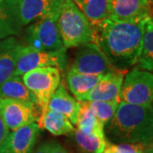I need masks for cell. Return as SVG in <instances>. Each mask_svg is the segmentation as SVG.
<instances>
[{
    "label": "cell",
    "mask_w": 153,
    "mask_h": 153,
    "mask_svg": "<svg viewBox=\"0 0 153 153\" xmlns=\"http://www.w3.org/2000/svg\"><path fill=\"white\" fill-rule=\"evenodd\" d=\"M143 70L152 71L153 70V20L149 17L144 25L142 44L140 57L136 64Z\"/></svg>",
    "instance_id": "21"
},
{
    "label": "cell",
    "mask_w": 153,
    "mask_h": 153,
    "mask_svg": "<svg viewBox=\"0 0 153 153\" xmlns=\"http://www.w3.org/2000/svg\"><path fill=\"white\" fill-rule=\"evenodd\" d=\"M63 0H11L13 9L23 27L60 9Z\"/></svg>",
    "instance_id": "11"
},
{
    "label": "cell",
    "mask_w": 153,
    "mask_h": 153,
    "mask_svg": "<svg viewBox=\"0 0 153 153\" xmlns=\"http://www.w3.org/2000/svg\"><path fill=\"white\" fill-rule=\"evenodd\" d=\"M59 12L60 9L27 26L22 33L23 44L36 50L45 51L65 48L58 28Z\"/></svg>",
    "instance_id": "4"
},
{
    "label": "cell",
    "mask_w": 153,
    "mask_h": 153,
    "mask_svg": "<svg viewBox=\"0 0 153 153\" xmlns=\"http://www.w3.org/2000/svg\"><path fill=\"white\" fill-rule=\"evenodd\" d=\"M39 128H45L55 136L67 135L74 130L73 124L65 115L51 110L46 111Z\"/></svg>",
    "instance_id": "20"
},
{
    "label": "cell",
    "mask_w": 153,
    "mask_h": 153,
    "mask_svg": "<svg viewBox=\"0 0 153 153\" xmlns=\"http://www.w3.org/2000/svg\"><path fill=\"white\" fill-rule=\"evenodd\" d=\"M146 20L120 22L106 18L91 24L94 43L116 70L128 71L137 64L141 50Z\"/></svg>",
    "instance_id": "1"
},
{
    "label": "cell",
    "mask_w": 153,
    "mask_h": 153,
    "mask_svg": "<svg viewBox=\"0 0 153 153\" xmlns=\"http://www.w3.org/2000/svg\"><path fill=\"white\" fill-rule=\"evenodd\" d=\"M124 72L113 71L103 75L96 85L82 97L79 102L95 100H117L120 101V92Z\"/></svg>",
    "instance_id": "13"
},
{
    "label": "cell",
    "mask_w": 153,
    "mask_h": 153,
    "mask_svg": "<svg viewBox=\"0 0 153 153\" xmlns=\"http://www.w3.org/2000/svg\"><path fill=\"white\" fill-rule=\"evenodd\" d=\"M108 18L120 22H142L152 17L147 0H107Z\"/></svg>",
    "instance_id": "10"
},
{
    "label": "cell",
    "mask_w": 153,
    "mask_h": 153,
    "mask_svg": "<svg viewBox=\"0 0 153 153\" xmlns=\"http://www.w3.org/2000/svg\"><path fill=\"white\" fill-rule=\"evenodd\" d=\"M152 147L141 144H112L106 141L103 153H152Z\"/></svg>",
    "instance_id": "25"
},
{
    "label": "cell",
    "mask_w": 153,
    "mask_h": 153,
    "mask_svg": "<svg viewBox=\"0 0 153 153\" xmlns=\"http://www.w3.org/2000/svg\"><path fill=\"white\" fill-rule=\"evenodd\" d=\"M23 43L17 37L0 40V85L14 74L19 52Z\"/></svg>",
    "instance_id": "14"
},
{
    "label": "cell",
    "mask_w": 153,
    "mask_h": 153,
    "mask_svg": "<svg viewBox=\"0 0 153 153\" xmlns=\"http://www.w3.org/2000/svg\"><path fill=\"white\" fill-rule=\"evenodd\" d=\"M148 2H149V3H150V4H152V2H153V0H147Z\"/></svg>",
    "instance_id": "29"
},
{
    "label": "cell",
    "mask_w": 153,
    "mask_h": 153,
    "mask_svg": "<svg viewBox=\"0 0 153 153\" xmlns=\"http://www.w3.org/2000/svg\"><path fill=\"white\" fill-rule=\"evenodd\" d=\"M0 99L15 100L38 106L37 100L23 82L22 76L14 74L0 85Z\"/></svg>",
    "instance_id": "17"
},
{
    "label": "cell",
    "mask_w": 153,
    "mask_h": 153,
    "mask_svg": "<svg viewBox=\"0 0 153 153\" xmlns=\"http://www.w3.org/2000/svg\"><path fill=\"white\" fill-rule=\"evenodd\" d=\"M24 27L17 18L11 0H0V40L21 37Z\"/></svg>",
    "instance_id": "18"
},
{
    "label": "cell",
    "mask_w": 153,
    "mask_h": 153,
    "mask_svg": "<svg viewBox=\"0 0 153 153\" xmlns=\"http://www.w3.org/2000/svg\"><path fill=\"white\" fill-rule=\"evenodd\" d=\"M49 153H69L64 146L59 142L51 141L49 142Z\"/></svg>",
    "instance_id": "26"
},
{
    "label": "cell",
    "mask_w": 153,
    "mask_h": 153,
    "mask_svg": "<svg viewBox=\"0 0 153 153\" xmlns=\"http://www.w3.org/2000/svg\"><path fill=\"white\" fill-rule=\"evenodd\" d=\"M91 24L108 18L107 0H72Z\"/></svg>",
    "instance_id": "23"
},
{
    "label": "cell",
    "mask_w": 153,
    "mask_h": 153,
    "mask_svg": "<svg viewBox=\"0 0 153 153\" xmlns=\"http://www.w3.org/2000/svg\"><path fill=\"white\" fill-rule=\"evenodd\" d=\"M76 125L77 127L76 128L84 134L105 137L104 126L100 123L85 101L81 102Z\"/></svg>",
    "instance_id": "22"
},
{
    "label": "cell",
    "mask_w": 153,
    "mask_h": 153,
    "mask_svg": "<svg viewBox=\"0 0 153 153\" xmlns=\"http://www.w3.org/2000/svg\"><path fill=\"white\" fill-rule=\"evenodd\" d=\"M37 110V106L22 101L0 99V118L9 131L38 123L40 113Z\"/></svg>",
    "instance_id": "9"
},
{
    "label": "cell",
    "mask_w": 153,
    "mask_h": 153,
    "mask_svg": "<svg viewBox=\"0 0 153 153\" xmlns=\"http://www.w3.org/2000/svg\"><path fill=\"white\" fill-rule=\"evenodd\" d=\"M23 82L33 93L40 111L38 126L48 111L49 100L60 83V71L56 67H38L24 73Z\"/></svg>",
    "instance_id": "5"
},
{
    "label": "cell",
    "mask_w": 153,
    "mask_h": 153,
    "mask_svg": "<svg viewBox=\"0 0 153 153\" xmlns=\"http://www.w3.org/2000/svg\"><path fill=\"white\" fill-rule=\"evenodd\" d=\"M40 129L33 123L10 131L0 143V153H32Z\"/></svg>",
    "instance_id": "12"
},
{
    "label": "cell",
    "mask_w": 153,
    "mask_h": 153,
    "mask_svg": "<svg viewBox=\"0 0 153 153\" xmlns=\"http://www.w3.org/2000/svg\"><path fill=\"white\" fill-rule=\"evenodd\" d=\"M58 28L66 49L94 42L91 23L72 0H63L58 16Z\"/></svg>",
    "instance_id": "3"
},
{
    "label": "cell",
    "mask_w": 153,
    "mask_h": 153,
    "mask_svg": "<svg viewBox=\"0 0 153 153\" xmlns=\"http://www.w3.org/2000/svg\"><path fill=\"white\" fill-rule=\"evenodd\" d=\"M80 107L81 102L72 97L67 92L65 86L60 83L49 100L48 105V110L55 111L65 115L73 125H76Z\"/></svg>",
    "instance_id": "15"
},
{
    "label": "cell",
    "mask_w": 153,
    "mask_h": 153,
    "mask_svg": "<svg viewBox=\"0 0 153 153\" xmlns=\"http://www.w3.org/2000/svg\"><path fill=\"white\" fill-rule=\"evenodd\" d=\"M33 153H49V142H44L38 146Z\"/></svg>",
    "instance_id": "27"
},
{
    "label": "cell",
    "mask_w": 153,
    "mask_h": 153,
    "mask_svg": "<svg viewBox=\"0 0 153 153\" xmlns=\"http://www.w3.org/2000/svg\"><path fill=\"white\" fill-rule=\"evenodd\" d=\"M67 66L66 49L57 50H36L23 44L17 57L14 75L22 76L24 73L38 67H56L65 71Z\"/></svg>",
    "instance_id": "7"
},
{
    "label": "cell",
    "mask_w": 153,
    "mask_h": 153,
    "mask_svg": "<svg viewBox=\"0 0 153 153\" xmlns=\"http://www.w3.org/2000/svg\"><path fill=\"white\" fill-rule=\"evenodd\" d=\"M106 141L112 144L151 146L153 138L152 109L120 101L111 119L104 126Z\"/></svg>",
    "instance_id": "2"
},
{
    "label": "cell",
    "mask_w": 153,
    "mask_h": 153,
    "mask_svg": "<svg viewBox=\"0 0 153 153\" xmlns=\"http://www.w3.org/2000/svg\"><path fill=\"white\" fill-rule=\"evenodd\" d=\"M102 76L103 75L101 74L88 75L69 70L66 75V82L70 91L75 96V99L79 101L96 85Z\"/></svg>",
    "instance_id": "19"
},
{
    "label": "cell",
    "mask_w": 153,
    "mask_h": 153,
    "mask_svg": "<svg viewBox=\"0 0 153 153\" xmlns=\"http://www.w3.org/2000/svg\"><path fill=\"white\" fill-rule=\"evenodd\" d=\"M66 139L74 153H103L106 140L105 137L96 134H87L77 128L71 132Z\"/></svg>",
    "instance_id": "16"
},
{
    "label": "cell",
    "mask_w": 153,
    "mask_h": 153,
    "mask_svg": "<svg viewBox=\"0 0 153 153\" xmlns=\"http://www.w3.org/2000/svg\"><path fill=\"white\" fill-rule=\"evenodd\" d=\"M120 101L152 109L153 75L135 66L127 72L122 84Z\"/></svg>",
    "instance_id": "6"
},
{
    "label": "cell",
    "mask_w": 153,
    "mask_h": 153,
    "mask_svg": "<svg viewBox=\"0 0 153 153\" xmlns=\"http://www.w3.org/2000/svg\"><path fill=\"white\" fill-rule=\"evenodd\" d=\"M70 70L88 75H104L117 71L94 42L78 47Z\"/></svg>",
    "instance_id": "8"
},
{
    "label": "cell",
    "mask_w": 153,
    "mask_h": 153,
    "mask_svg": "<svg viewBox=\"0 0 153 153\" xmlns=\"http://www.w3.org/2000/svg\"><path fill=\"white\" fill-rule=\"evenodd\" d=\"M9 132L10 131L8 130V128H7L5 127V125L4 124L2 119L0 118V143L3 141V140L5 138V136L8 134Z\"/></svg>",
    "instance_id": "28"
},
{
    "label": "cell",
    "mask_w": 153,
    "mask_h": 153,
    "mask_svg": "<svg viewBox=\"0 0 153 153\" xmlns=\"http://www.w3.org/2000/svg\"><path fill=\"white\" fill-rule=\"evenodd\" d=\"M100 123L105 126L114 116L120 101L117 100H95L85 101Z\"/></svg>",
    "instance_id": "24"
}]
</instances>
